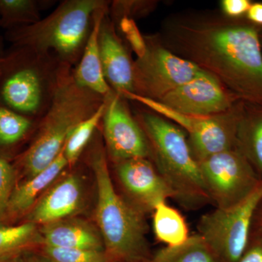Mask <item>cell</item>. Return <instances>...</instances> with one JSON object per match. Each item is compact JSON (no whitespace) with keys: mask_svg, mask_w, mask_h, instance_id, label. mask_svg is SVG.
Wrapping results in <instances>:
<instances>
[{"mask_svg":"<svg viewBox=\"0 0 262 262\" xmlns=\"http://www.w3.org/2000/svg\"><path fill=\"white\" fill-rule=\"evenodd\" d=\"M250 236L262 237V200L255 212Z\"/></svg>","mask_w":262,"mask_h":262,"instance_id":"4dcf8cb0","label":"cell"},{"mask_svg":"<svg viewBox=\"0 0 262 262\" xmlns=\"http://www.w3.org/2000/svg\"><path fill=\"white\" fill-rule=\"evenodd\" d=\"M42 254L53 262H108L104 251L43 246Z\"/></svg>","mask_w":262,"mask_h":262,"instance_id":"484cf974","label":"cell"},{"mask_svg":"<svg viewBox=\"0 0 262 262\" xmlns=\"http://www.w3.org/2000/svg\"><path fill=\"white\" fill-rule=\"evenodd\" d=\"M7 61V57L5 56L3 59L0 60V77H1L2 73H3V70H4L5 63Z\"/></svg>","mask_w":262,"mask_h":262,"instance_id":"e575fe53","label":"cell"},{"mask_svg":"<svg viewBox=\"0 0 262 262\" xmlns=\"http://www.w3.org/2000/svg\"><path fill=\"white\" fill-rule=\"evenodd\" d=\"M72 72L71 67H63L51 103L41 117L37 136L19 158V165L28 179L56 160L72 131L94 115L106 100L78 85Z\"/></svg>","mask_w":262,"mask_h":262,"instance_id":"7a4b0ae2","label":"cell"},{"mask_svg":"<svg viewBox=\"0 0 262 262\" xmlns=\"http://www.w3.org/2000/svg\"><path fill=\"white\" fill-rule=\"evenodd\" d=\"M248 18L253 23L262 26V3L251 4L247 12Z\"/></svg>","mask_w":262,"mask_h":262,"instance_id":"d6a6232c","label":"cell"},{"mask_svg":"<svg viewBox=\"0 0 262 262\" xmlns=\"http://www.w3.org/2000/svg\"><path fill=\"white\" fill-rule=\"evenodd\" d=\"M15 187V170L9 160L0 156V223L8 217V208Z\"/></svg>","mask_w":262,"mask_h":262,"instance_id":"4316f807","label":"cell"},{"mask_svg":"<svg viewBox=\"0 0 262 262\" xmlns=\"http://www.w3.org/2000/svg\"><path fill=\"white\" fill-rule=\"evenodd\" d=\"M153 229L156 238L166 246H179L189 237L185 219L166 202L158 204L153 211Z\"/></svg>","mask_w":262,"mask_h":262,"instance_id":"d6986e66","label":"cell"},{"mask_svg":"<svg viewBox=\"0 0 262 262\" xmlns=\"http://www.w3.org/2000/svg\"><path fill=\"white\" fill-rule=\"evenodd\" d=\"M101 121L106 147L116 163L149 158L150 148L145 134L131 116L120 94L113 92L106 98Z\"/></svg>","mask_w":262,"mask_h":262,"instance_id":"30bf717a","label":"cell"},{"mask_svg":"<svg viewBox=\"0 0 262 262\" xmlns=\"http://www.w3.org/2000/svg\"><path fill=\"white\" fill-rule=\"evenodd\" d=\"M20 254H21V253H20ZM19 255H16V256H4V257H0V262H15V260H16V258L18 257Z\"/></svg>","mask_w":262,"mask_h":262,"instance_id":"836d02e7","label":"cell"},{"mask_svg":"<svg viewBox=\"0 0 262 262\" xmlns=\"http://www.w3.org/2000/svg\"><path fill=\"white\" fill-rule=\"evenodd\" d=\"M108 8L103 0H66L37 23L10 29L7 39L17 49L52 55L72 68L80 61L98 10Z\"/></svg>","mask_w":262,"mask_h":262,"instance_id":"3957f363","label":"cell"},{"mask_svg":"<svg viewBox=\"0 0 262 262\" xmlns=\"http://www.w3.org/2000/svg\"><path fill=\"white\" fill-rule=\"evenodd\" d=\"M6 57L0 77V104L35 120L42 117L66 66L52 55L39 56L17 48Z\"/></svg>","mask_w":262,"mask_h":262,"instance_id":"8992f818","label":"cell"},{"mask_svg":"<svg viewBox=\"0 0 262 262\" xmlns=\"http://www.w3.org/2000/svg\"><path fill=\"white\" fill-rule=\"evenodd\" d=\"M116 172L134 206L143 213L153 211L160 203L174 198L173 191L147 158L117 162Z\"/></svg>","mask_w":262,"mask_h":262,"instance_id":"7c38bea8","label":"cell"},{"mask_svg":"<svg viewBox=\"0 0 262 262\" xmlns=\"http://www.w3.org/2000/svg\"><path fill=\"white\" fill-rule=\"evenodd\" d=\"M237 148L262 179V111L243 116L237 131Z\"/></svg>","mask_w":262,"mask_h":262,"instance_id":"44dd1931","label":"cell"},{"mask_svg":"<svg viewBox=\"0 0 262 262\" xmlns=\"http://www.w3.org/2000/svg\"><path fill=\"white\" fill-rule=\"evenodd\" d=\"M107 13L100 27L98 43L105 80L117 94L134 92V63L117 37Z\"/></svg>","mask_w":262,"mask_h":262,"instance_id":"5bb4252c","label":"cell"},{"mask_svg":"<svg viewBox=\"0 0 262 262\" xmlns=\"http://www.w3.org/2000/svg\"><path fill=\"white\" fill-rule=\"evenodd\" d=\"M45 3L36 0H0V26L10 30L37 23L42 19L41 5Z\"/></svg>","mask_w":262,"mask_h":262,"instance_id":"7402d4cb","label":"cell"},{"mask_svg":"<svg viewBox=\"0 0 262 262\" xmlns=\"http://www.w3.org/2000/svg\"><path fill=\"white\" fill-rule=\"evenodd\" d=\"M119 26L138 58H142L145 55L147 46L134 19L124 15L120 19Z\"/></svg>","mask_w":262,"mask_h":262,"instance_id":"83f0119b","label":"cell"},{"mask_svg":"<svg viewBox=\"0 0 262 262\" xmlns=\"http://www.w3.org/2000/svg\"><path fill=\"white\" fill-rule=\"evenodd\" d=\"M262 200V179L242 201L227 208H215L201 217L200 235L221 262H237L247 248L256 208Z\"/></svg>","mask_w":262,"mask_h":262,"instance_id":"52a82bcc","label":"cell"},{"mask_svg":"<svg viewBox=\"0 0 262 262\" xmlns=\"http://www.w3.org/2000/svg\"><path fill=\"white\" fill-rule=\"evenodd\" d=\"M15 262H53L45 255L28 251L19 255Z\"/></svg>","mask_w":262,"mask_h":262,"instance_id":"1f68e13d","label":"cell"},{"mask_svg":"<svg viewBox=\"0 0 262 262\" xmlns=\"http://www.w3.org/2000/svg\"><path fill=\"white\" fill-rule=\"evenodd\" d=\"M244 115L229 111L208 117H196L189 132V144L196 161L237 148V131Z\"/></svg>","mask_w":262,"mask_h":262,"instance_id":"4fadbf2b","label":"cell"},{"mask_svg":"<svg viewBox=\"0 0 262 262\" xmlns=\"http://www.w3.org/2000/svg\"><path fill=\"white\" fill-rule=\"evenodd\" d=\"M141 122L156 169L183 206L196 208L212 203L185 134L178 127L151 114Z\"/></svg>","mask_w":262,"mask_h":262,"instance_id":"5b68a950","label":"cell"},{"mask_svg":"<svg viewBox=\"0 0 262 262\" xmlns=\"http://www.w3.org/2000/svg\"><path fill=\"white\" fill-rule=\"evenodd\" d=\"M237 262H262V237L250 236L247 248Z\"/></svg>","mask_w":262,"mask_h":262,"instance_id":"f1b7e54d","label":"cell"},{"mask_svg":"<svg viewBox=\"0 0 262 262\" xmlns=\"http://www.w3.org/2000/svg\"><path fill=\"white\" fill-rule=\"evenodd\" d=\"M158 101L188 116L208 117L229 111L233 99L214 76L202 69L192 80Z\"/></svg>","mask_w":262,"mask_h":262,"instance_id":"8fae6325","label":"cell"},{"mask_svg":"<svg viewBox=\"0 0 262 262\" xmlns=\"http://www.w3.org/2000/svg\"><path fill=\"white\" fill-rule=\"evenodd\" d=\"M251 5V2L248 0H223L222 2V10L225 14L233 18L247 13Z\"/></svg>","mask_w":262,"mask_h":262,"instance_id":"f546056e","label":"cell"},{"mask_svg":"<svg viewBox=\"0 0 262 262\" xmlns=\"http://www.w3.org/2000/svg\"><path fill=\"white\" fill-rule=\"evenodd\" d=\"M193 59L239 98L262 106V52L256 29L215 25L188 29Z\"/></svg>","mask_w":262,"mask_h":262,"instance_id":"6da1fadb","label":"cell"},{"mask_svg":"<svg viewBox=\"0 0 262 262\" xmlns=\"http://www.w3.org/2000/svg\"><path fill=\"white\" fill-rule=\"evenodd\" d=\"M37 227L27 222L16 226H0V257L30 251L36 242Z\"/></svg>","mask_w":262,"mask_h":262,"instance_id":"cb8c5ba5","label":"cell"},{"mask_svg":"<svg viewBox=\"0 0 262 262\" xmlns=\"http://www.w3.org/2000/svg\"><path fill=\"white\" fill-rule=\"evenodd\" d=\"M97 186L96 221L108 262H148L152 255L146 241L143 212L115 190L104 151L91 158Z\"/></svg>","mask_w":262,"mask_h":262,"instance_id":"277c9868","label":"cell"},{"mask_svg":"<svg viewBox=\"0 0 262 262\" xmlns=\"http://www.w3.org/2000/svg\"><path fill=\"white\" fill-rule=\"evenodd\" d=\"M148 262H221L200 234L189 236L182 244L165 246Z\"/></svg>","mask_w":262,"mask_h":262,"instance_id":"ffe728a7","label":"cell"},{"mask_svg":"<svg viewBox=\"0 0 262 262\" xmlns=\"http://www.w3.org/2000/svg\"><path fill=\"white\" fill-rule=\"evenodd\" d=\"M146 46L145 55L134 63V93L136 94L159 101L202 71L194 61L177 56L163 48Z\"/></svg>","mask_w":262,"mask_h":262,"instance_id":"9c48e42d","label":"cell"},{"mask_svg":"<svg viewBox=\"0 0 262 262\" xmlns=\"http://www.w3.org/2000/svg\"><path fill=\"white\" fill-rule=\"evenodd\" d=\"M211 202L227 208L242 201L261 179L237 148L198 162Z\"/></svg>","mask_w":262,"mask_h":262,"instance_id":"ba28073f","label":"cell"},{"mask_svg":"<svg viewBox=\"0 0 262 262\" xmlns=\"http://www.w3.org/2000/svg\"><path fill=\"white\" fill-rule=\"evenodd\" d=\"M5 55L3 54V51H2L1 46H0V60L3 59Z\"/></svg>","mask_w":262,"mask_h":262,"instance_id":"d590c367","label":"cell"},{"mask_svg":"<svg viewBox=\"0 0 262 262\" xmlns=\"http://www.w3.org/2000/svg\"><path fill=\"white\" fill-rule=\"evenodd\" d=\"M42 234L45 246L104 251L99 234L80 221L61 220L45 225Z\"/></svg>","mask_w":262,"mask_h":262,"instance_id":"e0dca14e","label":"cell"},{"mask_svg":"<svg viewBox=\"0 0 262 262\" xmlns=\"http://www.w3.org/2000/svg\"><path fill=\"white\" fill-rule=\"evenodd\" d=\"M82 186L75 175L58 181L38 200L29 211V222L43 226L63 220L80 208Z\"/></svg>","mask_w":262,"mask_h":262,"instance_id":"9a60e30c","label":"cell"},{"mask_svg":"<svg viewBox=\"0 0 262 262\" xmlns=\"http://www.w3.org/2000/svg\"><path fill=\"white\" fill-rule=\"evenodd\" d=\"M105 108L106 100L94 115L79 123L69 136L63 147V154L69 165H73L80 158L102 120Z\"/></svg>","mask_w":262,"mask_h":262,"instance_id":"d4e9b609","label":"cell"},{"mask_svg":"<svg viewBox=\"0 0 262 262\" xmlns=\"http://www.w3.org/2000/svg\"><path fill=\"white\" fill-rule=\"evenodd\" d=\"M62 150L56 160L37 175L15 185L10 198L8 217H16L30 211L40 194L56 180L68 165Z\"/></svg>","mask_w":262,"mask_h":262,"instance_id":"ac0fdd59","label":"cell"},{"mask_svg":"<svg viewBox=\"0 0 262 262\" xmlns=\"http://www.w3.org/2000/svg\"><path fill=\"white\" fill-rule=\"evenodd\" d=\"M35 119L24 116L0 104V149L15 147L29 136Z\"/></svg>","mask_w":262,"mask_h":262,"instance_id":"603a6c76","label":"cell"},{"mask_svg":"<svg viewBox=\"0 0 262 262\" xmlns=\"http://www.w3.org/2000/svg\"><path fill=\"white\" fill-rule=\"evenodd\" d=\"M260 40H261V39H260ZM261 44H262V41H261Z\"/></svg>","mask_w":262,"mask_h":262,"instance_id":"8d00e7d4","label":"cell"},{"mask_svg":"<svg viewBox=\"0 0 262 262\" xmlns=\"http://www.w3.org/2000/svg\"><path fill=\"white\" fill-rule=\"evenodd\" d=\"M107 11L108 8H103L95 14L92 29L82 56L72 72L74 80L78 85L104 98L110 96L113 91L103 75L98 36L101 22Z\"/></svg>","mask_w":262,"mask_h":262,"instance_id":"2e32d148","label":"cell"}]
</instances>
